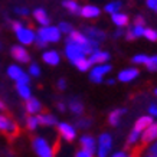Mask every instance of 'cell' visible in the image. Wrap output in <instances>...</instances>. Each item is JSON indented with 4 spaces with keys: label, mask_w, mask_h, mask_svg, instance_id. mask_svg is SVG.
I'll list each match as a JSON object with an SVG mask.
<instances>
[{
    "label": "cell",
    "mask_w": 157,
    "mask_h": 157,
    "mask_svg": "<svg viewBox=\"0 0 157 157\" xmlns=\"http://www.w3.org/2000/svg\"><path fill=\"white\" fill-rule=\"evenodd\" d=\"M127 113V109L125 108H117L114 111H111L108 115V123L109 125H113V127H117L120 123H121V118H123V115Z\"/></svg>",
    "instance_id": "ffe728a7"
},
{
    "label": "cell",
    "mask_w": 157,
    "mask_h": 157,
    "mask_svg": "<svg viewBox=\"0 0 157 157\" xmlns=\"http://www.w3.org/2000/svg\"><path fill=\"white\" fill-rule=\"evenodd\" d=\"M7 75H9L10 79H13L16 82H20V84H29L30 82V75L26 74V72L22 69L17 65H10L7 68Z\"/></svg>",
    "instance_id": "9c48e42d"
},
{
    "label": "cell",
    "mask_w": 157,
    "mask_h": 157,
    "mask_svg": "<svg viewBox=\"0 0 157 157\" xmlns=\"http://www.w3.org/2000/svg\"><path fill=\"white\" fill-rule=\"evenodd\" d=\"M58 90H61V91H63V90H67V81L63 79V78H61V79H58Z\"/></svg>",
    "instance_id": "60d3db41"
},
{
    "label": "cell",
    "mask_w": 157,
    "mask_h": 157,
    "mask_svg": "<svg viewBox=\"0 0 157 157\" xmlns=\"http://www.w3.org/2000/svg\"><path fill=\"white\" fill-rule=\"evenodd\" d=\"M76 67V69L78 71H81V72H86V71H90L91 69V67H92V63H91V61L88 59L86 56H82V58H79L78 61L74 63Z\"/></svg>",
    "instance_id": "f1b7e54d"
},
{
    "label": "cell",
    "mask_w": 157,
    "mask_h": 157,
    "mask_svg": "<svg viewBox=\"0 0 157 157\" xmlns=\"http://www.w3.org/2000/svg\"><path fill=\"white\" fill-rule=\"evenodd\" d=\"M16 91L20 95V98L23 100H29L32 97V91L29 88V84H20V82H16Z\"/></svg>",
    "instance_id": "484cf974"
},
{
    "label": "cell",
    "mask_w": 157,
    "mask_h": 157,
    "mask_svg": "<svg viewBox=\"0 0 157 157\" xmlns=\"http://www.w3.org/2000/svg\"><path fill=\"white\" fill-rule=\"evenodd\" d=\"M12 56H13V59L20 62V63H28L30 61L29 52L25 49V46H20V45H14L12 48Z\"/></svg>",
    "instance_id": "4fadbf2b"
},
{
    "label": "cell",
    "mask_w": 157,
    "mask_h": 157,
    "mask_svg": "<svg viewBox=\"0 0 157 157\" xmlns=\"http://www.w3.org/2000/svg\"><path fill=\"white\" fill-rule=\"evenodd\" d=\"M111 65H108V63H100V65H95V67L92 68V69H90V79L94 84H101L102 82V79H104V76L108 74V72H111Z\"/></svg>",
    "instance_id": "52a82bcc"
},
{
    "label": "cell",
    "mask_w": 157,
    "mask_h": 157,
    "mask_svg": "<svg viewBox=\"0 0 157 157\" xmlns=\"http://www.w3.org/2000/svg\"><path fill=\"white\" fill-rule=\"evenodd\" d=\"M75 157H92V154L88 151H85V150H79V151H76L75 153Z\"/></svg>",
    "instance_id": "b9f144b4"
},
{
    "label": "cell",
    "mask_w": 157,
    "mask_h": 157,
    "mask_svg": "<svg viewBox=\"0 0 157 157\" xmlns=\"http://www.w3.org/2000/svg\"><path fill=\"white\" fill-rule=\"evenodd\" d=\"M144 157H157V156H156V154H151V153H147Z\"/></svg>",
    "instance_id": "681fc988"
},
{
    "label": "cell",
    "mask_w": 157,
    "mask_h": 157,
    "mask_svg": "<svg viewBox=\"0 0 157 157\" xmlns=\"http://www.w3.org/2000/svg\"><path fill=\"white\" fill-rule=\"evenodd\" d=\"M0 48H2V42H0Z\"/></svg>",
    "instance_id": "f5cc1de1"
},
{
    "label": "cell",
    "mask_w": 157,
    "mask_h": 157,
    "mask_svg": "<svg viewBox=\"0 0 157 157\" xmlns=\"http://www.w3.org/2000/svg\"><path fill=\"white\" fill-rule=\"evenodd\" d=\"M65 56H67V59L71 62V63H75L79 58L86 56V55L84 53L82 48L78 45V43L67 39V43H65Z\"/></svg>",
    "instance_id": "277c9868"
},
{
    "label": "cell",
    "mask_w": 157,
    "mask_h": 157,
    "mask_svg": "<svg viewBox=\"0 0 157 157\" xmlns=\"http://www.w3.org/2000/svg\"><path fill=\"white\" fill-rule=\"evenodd\" d=\"M33 17H35V20L40 25V26H49V23H51V19H49L48 13H46V12H45V9H42V7L35 9Z\"/></svg>",
    "instance_id": "7402d4cb"
},
{
    "label": "cell",
    "mask_w": 157,
    "mask_h": 157,
    "mask_svg": "<svg viewBox=\"0 0 157 157\" xmlns=\"http://www.w3.org/2000/svg\"><path fill=\"white\" fill-rule=\"evenodd\" d=\"M92 125V120L88 117H81V118H76L75 121V127L81 130H88Z\"/></svg>",
    "instance_id": "f546056e"
},
{
    "label": "cell",
    "mask_w": 157,
    "mask_h": 157,
    "mask_svg": "<svg viewBox=\"0 0 157 157\" xmlns=\"http://www.w3.org/2000/svg\"><path fill=\"white\" fill-rule=\"evenodd\" d=\"M62 6H63L68 12H71L72 14H78L79 13V9H81V6L78 5L76 0H62Z\"/></svg>",
    "instance_id": "83f0119b"
},
{
    "label": "cell",
    "mask_w": 157,
    "mask_h": 157,
    "mask_svg": "<svg viewBox=\"0 0 157 157\" xmlns=\"http://www.w3.org/2000/svg\"><path fill=\"white\" fill-rule=\"evenodd\" d=\"M157 140V123H151L141 134V146H147Z\"/></svg>",
    "instance_id": "7c38bea8"
},
{
    "label": "cell",
    "mask_w": 157,
    "mask_h": 157,
    "mask_svg": "<svg viewBox=\"0 0 157 157\" xmlns=\"http://www.w3.org/2000/svg\"><path fill=\"white\" fill-rule=\"evenodd\" d=\"M79 143H81L82 150H85V151L91 153V154H94V153L97 151V141L90 134H84V136L79 138Z\"/></svg>",
    "instance_id": "5bb4252c"
},
{
    "label": "cell",
    "mask_w": 157,
    "mask_h": 157,
    "mask_svg": "<svg viewBox=\"0 0 157 157\" xmlns=\"http://www.w3.org/2000/svg\"><path fill=\"white\" fill-rule=\"evenodd\" d=\"M42 59L45 63H48L51 67H56L58 63L61 62V56H59V53L56 51H48V52H45L42 55Z\"/></svg>",
    "instance_id": "44dd1931"
},
{
    "label": "cell",
    "mask_w": 157,
    "mask_h": 157,
    "mask_svg": "<svg viewBox=\"0 0 157 157\" xmlns=\"http://www.w3.org/2000/svg\"><path fill=\"white\" fill-rule=\"evenodd\" d=\"M68 108L74 115H81L84 113V102H82L78 97H72L68 101Z\"/></svg>",
    "instance_id": "ac0fdd59"
},
{
    "label": "cell",
    "mask_w": 157,
    "mask_h": 157,
    "mask_svg": "<svg viewBox=\"0 0 157 157\" xmlns=\"http://www.w3.org/2000/svg\"><path fill=\"white\" fill-rule=\"evenodd\" d=\"M56 108L61 111V113H65V109H67V105H65V102H62V101H59L56 104Z\"/></svg>",
    "instance_id": "f6af8a7d"
},
{
    "label": "cell",
    "mask_w": 157,
    "mask_h": 157,
    "mask_svg": "<svg viewBox=\"0 0 157 157\" xmlns=\"http://www.w3.org/2000/svg\"><path fill=\"white\" fill-rule=\"evenodd\" d=\"M144 65H146V68H147L148 71L156 72L157 71V55H154V56H148L147 62H146Z\"/></svg>",
    "instance_id": "1f68e13d"
},
{
    "label": "cell",
    "mask_w": 157,
    "mask_h": 157,
    "mask_svg": "<svg viewBox=\"0 0 157 157\" xmlns=\"http://www.w3.org/2000/svg\"><path fill=\"white\" fill-rule=\"evenodd\" d=\"M143 36L146 39H148V40H151V42H156L157 40V32L154 29H144Z\"/></svg>",
    "instance_id": "d590c367"
},
{
    "label": "cell",
    "mask_w": 157,
    "mask_h": 157,
    "mask_svg": "<svg viewBox=\"0 0 157 157\" xmlns=\"http://www.w3.org/2000/svg\"><path fill=\"white\" fill-rule=\"evenodd\" d=\"M138 76V69L136 68H125L118 74V81L121 82H131Z\"/></svg>",
    "instance_id": "e0dca14e"
},
{
    "label": "cell",
    "mask_w": 157,
    "mask_h": 157,
    "mask_svg": "<svg viewBox=\"0 0 157 157\" xmlns=\"http://www.w3.org/2000/svg\"><path fill=\"white\" fill-rule=\"evenodd\" d=\"M82 17H85V19H94V17H98L101 14V10L97 7V6H92V5H86L84 7L79 9V13Z\"/></svg>",
    "instance_id": "2e32d148"
},
{
    "label": "cell",
    "mask_w": 157,
    "mask_h": 157,
    "mask_svg": "<svg viewBox=\"0 0 157 157\" xmlns=\"http://www.w3.org/2000/svg\"><path fill=\"white\" fill-rule=\"evenodd\" d=\"M56 127H58L59 134H61V137L63 138V140H67L69 143H71L72 140H75L76 128L74 125H71V124H68V123H59V124H56Z\"/></svg>",
    "instance_id": "30bf717a"
},
{
    "label": "cell",
    "mask_w": 157,
    "mask_h": 157,
    "mask_svg": "<svg viewBox=\"0 0 157 157\" xmlns=\"http://www.w3.org/2000/svg\"><path fill=\"white\" fill-rule=\"evenodd\" d=\"M61 32L58 26H40L36 32L35 42L39 48H45L48 43H56L61 40Z\"/></svg>",
    "instance_id": "6da1fadb"
},
{
    "label": "cell",
    "mask_w": 157,
    "mask_h": 157,
    "mask_svg": "<svg viewBox=\"0 0 157 157\" xmlns=\"http://www.w3.org/2000/svg\"><path fill=\"white\" fill-rule=\"evenodd\" d=\"M92 65H100V63H105V62L109 59V53L108 52H104V51H100V49H95L94 52L90 53V58Z\"/></svg>",
    "instance_id": "9a60e30c"
},
{
    "label": "cell",
    "mask_w": 157,
    "mask_h": 157,
    "mask_svg": "<svg viewBox=\"0 0 157 157\" xmlns=\"http://www.w3.org/2000/svg\"><path fill=\"white\" fill-rule=\"evenodd\" d=\"M67 39L78 43L82 48V51H84L85 55H90L91 52H94L95 49L100 48V43L95 42V40H92V39H90L86 35H84L82 32H78V30H72L71 33L68 35Z\"/></svg>",
    "instance_id": "7a4b0ae2"
},
{
    "label": "cell",
    "mask_w": 157,
    "mask_h": 157,
    "mask_svg": "<svg viewBox=\"0 0 157 157\" xmlns=\"http://www.w3.org/2000/svg\"><path fill=\"white\" fill-rule=\"evenodd\" d=\"M113 157H130V156L125 151H118V153H114V156Z\"/></svg>",
    "instance_id": "7dc6e473"
},
{
    "label": "cell",
    "mask_w": 157,
    "mask_h": 157,
    "mask_svg": "<svg viewBox=\"0 0 157 157\" xmlns=\"http://www.w3.org/2000/svg\"><path fill=\"white\" fill-rule=\"evenodd\" d=\"M38 117V123L39 125H45V127H52V125H56V117L53 114H39Z\"/></svg>",
    "instance_id": "cb8c5ba5"
},
{
    "label": "cell",
    "mask_w": 157,
    "mask_h": 157,
    "mask_svg": "<svg viewBox=\"0 0 157 157\" xmlns=\"http://www.w3.org/2000/svg\"><path fill=\"white\" fill-rule=\"evenodd\" d=\"M0 131L5 133L6 136H9V137H14L19 133V127L13 120H10L7 115L0 113Z\"/></svg>",
    "instance_id": "8992f818"
},
{
    "label": "cell",
    "mask_w": 157,
    "mask_h": 157,
    "mask_svg": "<svg viewBox=\"0 0 157 157\" xmlns=\"http://www.w3.org/2000/svg\"><path fill=\"white\" fill-rule=\"evenodd\" d=\"M140 134L141 133H138V131H136V130H131V133L128 134V138H127V147L137 143L138 140H140Z\"/></svg>",
    "instance_id": "d6a6232c"
},
{
    "label": "cell",
    "mask_w": 157,
    "mask_h": 157,
    "mask_svg": "<svg viewBox=\"0 0 157 157\" xmlns=\"http://www.w3.org/2000/svg\"><path fill=\"white\" fill-rule=\"evenodd\" d=\"M26 111H28L30 115H36L40 113V109H42V104H40V101L33 98V97H30L29 100H26Z\"/></svg>",
    "instance_id": "d6986e66"
},
{
    "label": "cell",
    "mask_w": 157,
    "mask_h": 157,
    "mask_svg": "<svg viewBox=\"0 0 157 157\" xmlns=\"http://www.w3.org/2000/svg\"><path fill=\"white\" fill-rule=\"evenodd\" d=\"M143 32H144V26H136L134 25L133 28L125 32V38L128 39V40H133V39H137L140 36H143Z\"/></svg>",
    "instance_id": "4316f807"
},
{
    "label": "cell",
    "mask_w": 157,
    "mask_h": 157,
    "mask_svg": "<svg viewBox=\"0 0 157 157\" xmlns=\"http://www.w3.org/2000/svg\"><path fill=\"white\" fill-rule=\"evenodd\" d=\"M148 56L147 55H144V53H140V55H136V56H133V63H136V65H144L146 62H147Z\"/></svg>",
    "instance_id": "8d00e7d4"
},
{
    "label": "cell",
    "mask_w": 157,
    "mask_h": 157,
    "mask_svg": "<svg viewBox=\"0 0 157 157\" xmlns=\"http://www.w3.org/2000/svg\"><path fill=\"white\" fill-rule=\"evenodd\" d=\"M148 113H150V115H151V117H157V105H156V104L150 105V108H148Z\"/></svg>",
    "instance_id": "ee69618b"
},
{
    "label": "cell",
    "mask_w": 157,
    "mask_h": 157,
    "mask_svg": "<svg viewBox=\"0 0 157 157\" xmlns=\"http://www.w3.org/2000/svg\"><path fill=\"white\" fill-rule=\"evenodd\" d=\"M14 33H16L17 40H19L23 46H26V45H32V43L35 42V38H36V33H35L33 30H32L30 28H25L23 25H22L20 28L16 29Z\"/></svg>",
    "instance_id": "ba28073f"
},
{
    "label": "cell",
    "mask_w": 157,
    "mask_h": 157,
    "mask_svg": "<svg viewBox=\"0 0 157 157\" xmlns=\"http://www.w3.org/2000/svg\"><path fill=\"white\" fill-rule=\"evenodd\" d=\"M151 123H153V117H150V115H143V117H140V118L136 121L133 130H136L138 133H143Z\"/></svg>",
    "instance_id": "603a6c76"
},
{
    "label": "cell",
    "mask_w": 157,
    "mask_h": 157,
    "mask_svg": "<svg viewBox=\"0 0 157 157\" xmlns=\"http://www.w3.org/2000/svg\"><path fill=\"white\" fill-rule=\"evenodd\" d=\"M113 147V137L108 133H102L98 137V144H97V157H108V153Z\"/></svg>",
    "instance_id": "5b68a950"
},
{
    "label": "cell",
    "mask_w": 157,
    "mask_h": 157,
    "mask_svg": "<svg viewBox=\"0 0 157 157\" xmlns=\"http://www.w3.org/2000/svg\"><path fill=\"white\" fill-rule=\"evenodd\" d=\"M26 125H28V128L30 130V131L36 130V127L39 125V123H38V117H35V115H29L28 118H26Z\"/></svg>",
    "instance_id": "836d02e7"
},
{
    "label": "cell",
    "mask_w": 157,
    "mask_h": 157,
    "mask_svg": "<svg viewBox=\"0 0 157 157\" xmlns=\"http://www.w3.org/2000/svg\"><path fill=\"white\" fill-rule=\"evenodd\" d=\"M33 150L39 157H53L55 151L48 143V140L43 137H35L33 138Z\"/></svg>",
    "instance_id": "3957f363"
},
{
    "label": "cell",
    "mask_w": 157,
    "mask_h": 157,
    "mask_svg": "<svg viewBox=\"0 0 157 157\" xmlns=\"http://www.w3.org/2000/svg\"><path fill=\"white\" fill-rule=\"evenodd\" d=\"M82 33L86 35L90 39H92V40H95V42L101 43L102 40H105V38H107V35H105L104 30H101L100 28H92V26H86V28H84V30H82Z\"/></svg>",
    "instance_id": "8fae6325"
},
{
    "label": "cell",
    "mask_w": 157,
    "mask_h": 157,
    "mask_svg": "<svg viewBox=\"0 0 157 157\" xmlns=\"http://www.w3.org/2000/svg\"><path fill=\"white\" fill-rule=\"evenodd\" d=\"M0 109H5V104L2 102V100H0Z\"/></svg>",
    "instance_id": "f907efd6"
},
{
    "label": "cell",
    "mask_w": 157,
    "mask_h": 157,
    "mask_svg": "<svg viewBox=\"0 0 157 157\" xmlns=\"http://www.w3.org/2000/svg\"><path fill=\"white\" fill-rule=\"evenodd\" d=\"M147 6L150 7L151 10L157 12V0H147Z\"/></svg>",
    "instance_id": "7bdbcfd3"
},
{
    "label": "cell",
    "mask_w": 157,
    "mask_h": 157,
    "mask_svg": "<svg viewBox=\"0 0 157 157\" xmlns=\"http://www.w3.org/2000/svg\"><path fill=\"white\" fill-rule=\"evenodd\" d=\"M111 20H113V23H114L117 28H124L125 25L128 23V16H127L125 13H120V12H117V13L111 14Z\"/></svg>",
    "instance_id": "d4e9b609"
},
{
    "label": "cell",
    "mask_w": 157,
    "mask_h": 157,
    "mask_svg": "<svg viewBox=\"0 0 157 157\" xmlns=\"http://www.w3.org/2000/svg\"><path fill=\"white\" fill-rule=\"evenodd\" d=\"M29 75L35 76V78L40 76V68H39L38 63H30V67H29Z\"/></svg>",
    "instance_id": "74e56055"
},
{
    "label": "cell",
    "mask_w": 157,
    "mask_h": 157,
    "mask_svg": "<svg viewBox=\"0 0 157 157\" xmlns=\"http://www.w3.org/2000/svg\"><path fill=\"white\" fill-rule=\"evenodd\" d=\"M134 25H136V26H144V25H146V20H144L143 16H136V17H134Z\"/></svg>",
    "instance_id": "f35d334b"
},
{
    "label": "cell",
    "mask_w": 157,
    "mask_h": 157,
    "mask_svg": "<svg viewBox=\"0 0 157 157\" xmlns=\"http://www.w3.org/2000/svg\"><path fill=\"white\" fill-rule=\"evenodd\" d=\"M123 7V3L120 2V0H114V2H109L108 5L105 6V12L107 13H117V12H120V9Z\"/></svg>",
    "instance_id": "4dcf8cb0"
},
{
    "label": "cell",
    "mask_w": 157,
    "mask_h": 157,
    "mask_svg": "<svg viewBox=\"0 0 157 157\" xmlns=\"http://www.w3.org/2000/svg\"><path fill=\"white\" fill-rule=\"evenodd\" d=\"M58 29H59V32L63 35H69L72 30H74L72 25H69L68 22H61V23L58 25Z\"/></svg>",
    "instance_id": "e575fe53"
},
{
    "label": "cell",
    "mask_w": 157,
    "mask_h": 157,
    "mask_svg": "<svg viewBox=\"0 0 157 157\" xmlns=\"http://www.w3.org/2000/svg\"><path fill=\"white\" fill-rule=\"evenodd\" d=\"M107 84H108V85H114V84H115V79H113V78H109L108 81H107Z\"/></svg>",
    "instance_id": "c3c4849f"
},
{
    "label": "cell",
    "mask_w": 157,
    "mask_h": 157,
    "mask_svg": "<svg viewBox=\"0 0 157 157\" xmlns=\"http://www.w3.org/2000/svg\"><path fill=\"white\" fill-rule=\"evenodd\" d=\"M123 35H124V30H123V28H118V29H117V30H115V32H114V38H117V39H118V38H121Z\"/></svg>",
    "instance_id": "bcb514c9"
},
{
    "label": "cell",
    "mask_w": 157,
    "mask_h": 157,
    "mask_svg": "<svg viewBox=\"0 0 157 157\" xmlns=\"http://www.w3.org/2000/svg\"><path fill=\"white\" fill-rule=\"evenodd\" d=\"M14 12L17 14H20V16H28L29 14V10L26 7H14Z\"/></svg>",
    "instance_id": "ab89813d"
},
{
    "label": "cell",
    "mask_w": 157,
    "mask_h": 157,
    "mask_svg": "<svg viewBox=\"0 0 157 157\" xmlns=\"http://www.w3.org/2000/svg\"><path fill=\"white\" fill-rule=\"evenodd\" d=\"M154 94H156V95H157V90H156V91H154Z\"/></svg>",
    "instance_id": "816d5d0a"
}]
</instances>
